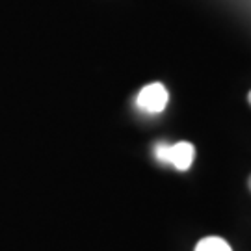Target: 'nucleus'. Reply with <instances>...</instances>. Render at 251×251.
Returning <instances> with one entry per match:
<instances>
[{"mask_svg":"<svg viewBox=\"0 0 251 251\" xmlns=\"http://www.w3.org/2000/svg\"><path fill=\"white\" fill-rule=\"evenodd\" d=\"M154 156L156 160L164 162V164H171L173 168L179 171L190 170L194 156H196V149L190 142H179V144H156L154 145Z\"/></svg>","mask_w":251,"mask_h":251,"instance_id":"1","label":"nucleus"},{"mask_svg":"<svg viewBox=\"0 0 251 251\" xmlns=\"http://www.w3.org/2000/svg\"><path fill=\"white\" fill-rule=\"evenodd\" d=\"M168 100H170V95H168V90L164 88V84L152 82L140 90L136 97V106L147 114H160L168 106Z\"/></svg>","mask_w":251,"mask_h":251,"instance_id":"2","label":"nucleus"},{"mask_svg":"<svg viewBox=\"0 0 251 251\" xmlns=\"http://www.w3.org/2000/svg\"><path fill=\"white\" fill-rule=\"evenodd\" d=\"M196 251H233L231 246L225 242L220 236H206L203 240H199L196 246Z\"/></svg>","mask_w":251,"mask_h":251,"instance_id":"3","label":"nucleus"},{"mask_svg":"<svg viewBox=\"0 0 251 251\" xmlns=\"http://www.w3.org/2000/svg\"><path fill=\"white\" fill-rule=\"evenodd\" d=\"M248 184H250V190H251V177H250V180H248Z\"/></svg>","mask_w":251,"mask_h":251,"instance_id":"4","label":"nucleus"},{"mask_svg":"<svg viewBox=\"0 0 251 251\" xmlns=\"http://www.w3.org/2000/svg\"><path fill=\"white\" fill-rule=\"evenodd\" d=\"M248 99H250V102H251V91H250V97H248Z\"/></svg>","mask_w":251,"mask_h":251,"instance_id":"5","label":"nucleus"}]
</instances>
